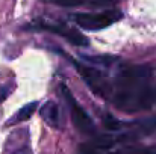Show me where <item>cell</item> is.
Segmentation results:
<instances>
[{"label":"cell","instance_id":"6da1fadb","mask_svg":"<svg viewBox=\"0 0 156 154\" xmlns=\"http://www.w3.org/2000/svg\"><path fill=\"white\" fill-rule=\"evenodd\" d=\"M109 101L126 112L150 109L156 101V88L152 86V68L147 65H120L111 80Z\"/></svg>","mask_w":156,"mask_h":154},{"label":"cell","instance_id":"7a4b0ae2","mask_svg":"<svg viewBox=\"0 0 156 154\" xmlns=\"http://www.w3.org/2000/svg\"><path fill=\"white\" fill-rule=\"evenodd\" d=\"M80 74V77L83 79V82L87 83V86L99 97H103L106 100H109L111 97V79L103 73L102 68L96 67V65H85V63H79V62H73Z\"/></svg>","mask_w":156,"mask_h":154},{"label":"cell","instance_id":"3957f363","mask_svg":"<svg viewBox=\"0 0 156 154\" xmlns=\"http://www.w3.org/2000/svg\"><path fill=\"white\" fill-rule=\"evenodd\" d=\"M123 14L117 9H108L102 12H80L73 17L74 23L85 29V30H102L105 27H109L111 24L117 23Z\"/></svg>","mask_w":156,"mask_h":154},{"label":"cell","instance_id":"277c9868","mask_svg":"<svg viewBox=\"0 0 156 154\" xmlns=\"http://www.w3.org/2000/svg\"><path fill=\"white\" fill-rule=\"evenodd\" d=\"M30 29H35V30H46V32H50L55 33L58 36H62L65 38L68 43L74 44V46H88V39L76 29L73 27H68L67 24H62V23H49V21H35Z\"/></svg>","mask_w":156,"mask_h":154},{"label":"cell","instance_id":"5b68a950","mask_svg":"<svg viewBox=\"0 0 156 154\" xmlns=\"http://www.w3.org/2000/svg\"><path fill=\"white\" fill-rule=\"evenodd\" d=\"M62 92L65 94V98H67L68 106H70L71 119H73L74 127H76L80 133H85V135H94V136H96V125H94L91 116L82 109V106L74 100V97L71 95V92H70L64 85H62Z\"/></svg>","mask_w":156,"mask_h":154},{"label":"cell","instance_id":"8992f818","mask_svg":"<svg viewBox=\"0 0 156 154\" xmlns=\"http://www.w3.org/2000/svg\"><path fill=\"white\" fill-rule=\"evenodd\" d=\"M40 115L46 121V124H49L50 127H55V128L59 127V109L56 103H44L43 107H40Z\"/></svg>","mask_w":156,"mask_h":154},{"label":"cell","instance_id":"52a82bcc","mask_svg":"<svg viewBox=\"0 0 156 154\" xmlns=\"http://www.w3.org/2000/svg\"><path fill=\"white\" fill-rule=\"evenodd\" d=\"M58 6H67V8H74V6H106L112 0H49Z\"/></svg>","mask_w":156,"mask_h":154},{"label":"cell","instance_id":"ba28073f","mask_svg":"<svg viewBox=\"0 0 156 154\" xmlns=\"http://www.w3.org/2000/svg\"><path fill=\"white\" fill-rule=\"evenodd\" d=\"M37 107H38V103H35V101L29 103V104H26V106H23L15 115L11 116V119L8 121V125H11V124H18V122H23V121L29 119V118L35 113Z\"/></svg>","mask_w":156,"mask_h":154},{"label":"cell","instance_id":"9c48e42d","mask_svg":"<svg viewBox=\"0 0 156 154\" xmlns=\"http://www.w3.org/2000/svg\"><path fill=\"white\" fill-rule=\"evenodd\" d=\"M103 124L108 132H121L124 128V124L120 122L117 118H114L109 113H105L103 115Z\"/></svg>","mask_w":156,"mask_h":154},{"label":"cell","instance_id":"30bf717a","mask_svg":"<svg viewBox=\"0 0 156 154\" xmlns=\"http://www.w3.org/2000/svg\"><path fill=\"white\" fill-rule=\"evenodd\" d=\"M115 154H153L150 150H144V148H126L123 151H118Z\"/></svg>","mask_w":156,"mask_h":154},{"label":"cell","instance_id":"8fae6325","mask_svg":"<svg viewBox=\"0 0 156 154\" xmlns=\"http://www.w3.org/2000/svg\"><path fill=\"white\" fill-rule=\"evenodd\" d=\"M11 92V86H6V85H0V103L3 100H6V97L9 95Z\"/></svg>","mask_w":156,"mask_h":154},{"label":"cell","instance_id":"7c38bea8","mask_svg":"<svg viewBox=\"0 0 156 154\" xmlns=\"http://www.w3.org/2000/svg\"><path fill=\"white\" fill-rule=\"evenodd\" d=\"M12 154H32V153H30L29 147H23V148H20V150H15V151H12Z\"/></svg>","mask_w":156,"mask_h":154}]
</instances>
